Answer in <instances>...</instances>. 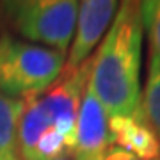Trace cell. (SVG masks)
<instances>
[{
  "mask_svg": "<svg viewBox=\"0 0 160 160\" xmlns=\"http://www.w3.org/2000/svg\"><path fill=\"white\" fill-rule=\"evenodd\" d=\"M142 39L139 2H123L110 29L91 57L89 89L109 118H126L142 110Z\"/></svg>",
  "mask_w": 160,
  "mask_h": 160,
  "instance_id": "6da1fadb",
  "label": "cell"
},
{
  "mask_svg": "<svg viewBox=\"0 0 160 160\" xmlns=\"http://www.w3.org/2000/svg\"><path fill=\"white\" fill-rule=\"evenodd\" d=\"M91 73V59L80 68L64 71L43 94L25 102L18 125L22 160H55L73 155L80 103Z\"/></svg>",
  "mask_w": 160,
  "mask_h": 160,
  "instance_id": "7a4b0ae2",
  "label": "cell"
},
{
  "mask_svg": "<svg viewBox=\"0 0 160 160\" xmlns=\"http://www.w3.org/2000/svg\"><path fill=\"white\" fill-rule=\"evenodd\" d=\"M66 53L0 36V94L27 102L48 91L64 73Z\"/></svg>",
  "mask_w": 160,
  "mask_h": 160,
  "instance_id": "3957f363",
  "label": "cell"
},
{
  "mask_svg": "<svg viewBox=\"0 0 160 160\" xmlns=\"http://www.w3.org/2000/svg\"><path fill=\"white\" fill-rule=\"evenodd\" d=\"M6 11L11 25L23 41L62 53L69 50L77 25L78 2L20 0L7 2Z\"/></svg>",
  "mask_w": 160,
  "mask_h": 160,
  "instance_id": "277c9868",
  "label": "cell"
},
{
  "mask_svg": "<svg viewBox=\"0 0 160 160\" xmlns=\"http://www.w3.org/2000/svg\"><path fill=\"white\" fill-rule=\"evenodd\" d=\"M119 9L116 0H84L78 2V14L75 34L66 55L64 71L80 68L91 59L92 52L100 45L105 32L110 29L112 20Z\"/></svg>",
  "mask_w": 160,
  "mask_h": 160,
  "instance_id": "5b68a950",
  "label": "cell"
},
{
  "mask_svg": "<svg viewBox=\"0 0 160 160\" xmlns=\"http://www.w3.org/2000/svg\"><path fill=\"white\" fill-rule=\"evenodd\" d=\"M112 148L109 114L87 86L82 98L75 130V160H103Z\"/></svg>",
  "mask_w": 160,
  "mask_h": 160,
  "instance_id": "8992f818",
  "label": "cell"
},
{
  "mask_svg": "<svg viewBox=\"0 0 160 160\" xmlns=\"http://www.w3.org/2000/svg\"><path fill=\"white\" fill-rule=\"evenodd\" d=\"M109 128L112 148L142 160L160 158V139L144 110L126 118H109Z\"/></svg>",
  "mask_w": 160,
  "mask_h": 160,
  "instance_id": "52a82bcc",
  "label": "cell"
},
{
  "mask_svg": "<svg viewBox=\"0 0 160 160\" xmlns=\"http://www.w3.org/2000/svg\"><path fill=\"white\" fill-rule=\"evenodd\" d=\"M25 102L0 94V160H22L18 125Z\"/></svg>",
  "mask_w": 160,
  "mask_h": 160,
  "instance_id": "ba28073f",
  "label": "cell"
},
{
  "mask_svg": "<svg viewBox=\"0 0 160 160\" xmlns=\"http://www.w3.org/2000/svg\"><path fill=\"white\" fill-rule=\"evenodd\" d=\"M142 110L160 139V55L149 52L148 77L142 89Z\"/></svg>",
  "mask_w": 160,
  "mask_h": 160,
  "instance_id": "9c48e42d",
  "label": "cell"
},
{
  "mask_svg": "<svg viewBox=\"0 0 160 160\" xmlns=\"http://www.w3.org/2000/svg\"><path fill=\"white\" fill-rule=\"evenodd\" d=\"M144 32L148 34L151 52L160 55V0L139 2Z\"/></svg>",
  "mask_w": 160,
  "mask_h": 160,
  "instance_id": "30bf717a",
  "label": "cell"
},
{
  "mask_svg": "<svg viewBox=\"0 0 160 160\" xmlns=\"http://www.w3.org/2000/svg\"><path fill=\"white\" fill-rule=\"evenodd\" d=\"M103 160H142V158H137L133 155H128L125 151H121L118 148H110L107 151V155L103 157ZM155 160H160V158H155Z\"/></svg>",
  "mask_w": 160,
  "mask_h": 160,
  "instance_id": "8fae6325",
  "label": "cell"
},
{
  "mask_svg": "<svg viewBox=\"0 0 160 160\" xmlns=\"http://www.w3.org/2000/svg\"><path fill=\"white\" fill-rule=\"evenodd\" d=\"M55 160H75V157L73 155H64V157H59V158H55Z\"/></svg>",
  "mask_w": 160,
  "mask_h": 160,
  "instance_id": "7c38bea8",
  "label": "cell"
}]
</instances>
